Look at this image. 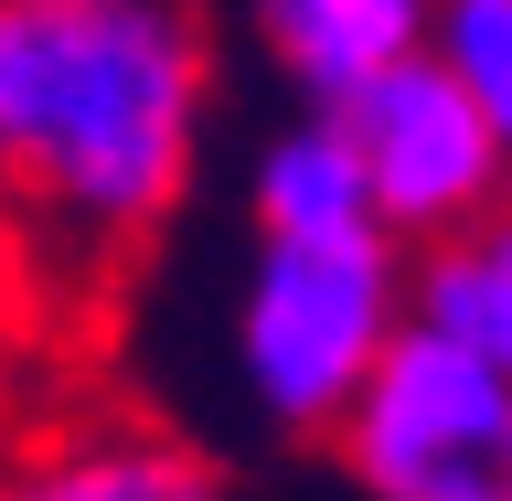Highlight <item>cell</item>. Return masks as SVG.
I'll use <instances>...</instances> for the list:
<instances>
[{"mask_svg":"<svg viewBox=\"0 0 512 501\" xmlns=\"http://www.w3.org/2000/svg\"><path fill=\"white\" fill-rule=\"evenodd\" d=\"M331 118H342L352 160H363L374 224H384L406 256H416V246H438V235H459L470 214H491V203L512 192V150L491 139L480 96L459 86L438 54L384 64L374 86H352Z\"/></svg>","mask_w":512,"mask_h":501,"instance_id":"obj_4","label":"cell"},{"mask_svg":"<svg viewBox=\"0 0 512 501\" xmlns=\"http://www.w3.org/2000/svg\"><path fill=\"white\" fill-rule=\"evenodd\" d=\"M22 214V171H11V139H0V224Z\"/></svg>","mask_w":512,"mask_h":501,"instance_id":"obj_10","label":"cell"},{"mask_svg":"<svg viewBox=\"0 0 512 501\" xmlns=\"http://www.w3.org/2000/svg\"><path fill=\"white\" fill-rule=\"evenodd\" d=\"M246 22L288 64V86L310 107H342L352 86H374L384 64L427 54L438 0H246Z\"/></svg>","mask_w":512,"mask_h":501,"instance_id":"obj_5","label":"cell"},{"mask_svg":"<svg viewBox=\"0 0 512 501\" xmlns=\"http://www.w3.org/2000/svg\"><path fill=\"white\" fill-rule=\"evenodd\" d=\"M0 501H64V491H54V470H43V448H32V459H11V470H0Z\"/></svg>","mask_w":512,"mask_h":501,"instance_id":"obj_9","label":"cell"},{"mask_svg":"<svg viewBox=\"0 0 512 501\" xmlns=\"http://www.w3.org/2000/svg\"><path fill=\"white\" fill-rule=\"evenodd\" d=\"M246 214H256V235H363V224H374L363 160H352V139H342L331 107H310L299 128H278V139L256 150Z\"/></svg>","mask_w":512,"mask_h":501,"instance_id":"obj_7","label":"cell"},{"mask_svg":"<svg viewBox=\"0 0 512 501\" xmlns=\"http://www.w3.org/2000/svg\"><path fill=\"white\" fill-rule=\"evenodd\" d=\"M214 118L203 0H0V139L32 235L64 256L150 246L182 214Z\"/></svg>","mask_w":512,"mask_h":501,"instance_id":"obj_1","label":"cell"},{"mask_svg":"<svg viewBox=\"0 0 512 501\" xmlns=\"http://www.w3.org/2000/svg\"><path fill=\"white\" fill-rule=\"evenodd\" d=\"M406 331V246L363 235H256L235 299V374L288 438H331L374 352Z\"/></svg>","mask_w":512,"mask_h":501,"instance_id":"obj_2","label":"cell"},{"mask_svg":"<svg viewBox=\"0 0 512 501\" xmlns=\"http://www.w3.org/2000/svg\"><path fill=\"white\" fill-rule=\"evenodd\" d=\"M406 320H427L459 352H480V363L512 374V192L491 214H470L459 235L406 256Z\"/></svg>","mask_w":512,"mask_h":501,"instance_id":"obj_6","label":"cell"},{"mask_svg":"<svg viewBox=\"0 0 512 501\" xmlns=\"http://www.w3.org/2000/svg\"><path fill=\"white\" fill-rule=\"evenodd\" d=\"M427 54L480 96V118L491 139L512 150V0H438V22H427Z\"/></svg>","mask_w":512,"mask_h":501,"instance_id":"obj_8","label":"cell"},{"mask_svg":"<svg viewBox=\"0 0 512 501\" xmlns=\"http://www.w3.org/2000/svg\"><path fill=\"white\" fill-rule=\"evenodd\" d=\"M331 448L374 501H512V374L406 320L352 384Z\"/></svg>","mask_w":512,"mask_h":501,"instance_id":"obj_3","label":"cell"}]
</instances>
